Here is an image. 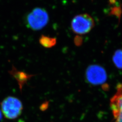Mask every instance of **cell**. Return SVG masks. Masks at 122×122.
<instances>
[{
    "mask_svg": "<svg viewBox=\"0 0 122 122\" xmlns=\"http://www.w3.org/2000/svg\"><path fill=\"white\" fill-rule=\"evenodd\" d=\"M47 11L42 8L33 9L25 18L26 26L33 30H39L47 25L49 21Z\"/></svg>",
    "mask_w": 122,
    "mask_h": 122,
    "instance_id": "obj_1",
    "label": "cell"
},
{
    "mask_svg": "<svg viewBox=\"0 0 122 122\" xmlns=\"http://www.w3.org/2000/svg\"><path fill=\"white\" fill-rule=\"evenodd\" d=\"M95 25L94 19L87 13L75 16L71 22V27L73 32L79 35L88 34L94 27Z\"/></svg>",
    "mask_w": 122,
    "mask_h": 122,
    "instance_id": "obj_2",
    "label": "cell"
},
{
    "mask_svg": "<svg viewBox=\"0 0 122 122\" xmlns=\"http://www.w3.org/2000/svg\"><path fill=\"white\" fill-rule=\"evenodd\" d=\"M1 112L5 117L9 119H14L22 113L23 105L18 99L9 96L2 101L1 103Z\"/></svg>",
    "mask_w": 122,
    "mask_h": 122,
    "instance_id": "obj_3",
    "label": "cell"
},
{
    "mask_svg": "<svg viewBox=\"0 0 122 122\" xmlns=\"http://www.w3.org/2000/svg\"><path fill=\"white\" fill-rule=\"evenodd\" d=\"M110 106L113 122H122V83L118 85L115 94L110 100Z\"/></svg>",
    "mask_w": 122,
    "mask_h": 122,
    "instance_id": "obj_4",
    "label": "cell"
},
{
    "mask_svg": "<svg viewBox=\"0 0 122 122\" xmlns=\"http://www.w3.org/2000/svg\"><path fill=\"white\" fill-rule=\"evenodd\" d=\"M40 44L45 48H51L57 44V39L55 38L42 35L39 38Z\"/></svg>",
    "mask_w": 122,
    "mask_h": 122,
    "instance_id": "obj_5",
    "label": "cell"
},
{
    "mask_svg": "<svg viewBox=\"0 0 122 122\" xmlns=\"http://www.w3.org/2000/svg\"><path fill=\"white\" fill-rule=\"evenodd\" d=\"M113 59L115 65L119 68H122V49H118L115 52Z\"/></svg>",
    "mask_w": 122,
    "mask_h": 122,
    "instance_id": "obj_6",
    "label": "cell"
},
{
    "mask_svg": "<svg viewBox=\"0 0 122 122\" xmlns=\"http://www.w3.org/2000/svg\"><path fill=\"white\" fill-rule=\"evenodd\" d=\"M82 42L83 40L79 36H76V38L74 39V42L75 44L76 45V46H80L82 44Z\"/></svg>",
    "mask_w": 122,
    "mask_h": 122,
    "instance_id": "obj_7",
    "label": "cell"
},
{
    "mask_svg": "<svg viewBox=\"0 0 122 122\" xmlns=\"http://www.w3.org/2000/svg\"><path fill=\"white\" fill-rule=\"evenodd\" d=\"M1 118V112L0 111V119Z\"/></svg>",
    "mask_w": 122,
    "mask_h": 122,
    "instance_id": "obj_8",
    "label": "cell"
}]
</instances>
